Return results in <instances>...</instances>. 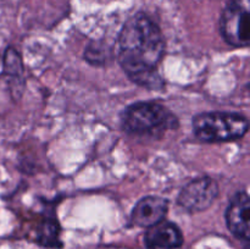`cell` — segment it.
<instances>
[{
	"mask_svg": "<svg viewBox=\"0 0 250 249\" xmlns=\"http://www.w3.org/2000/svg\"><path fill=\"white\" fill-rule=\"evenodd\" d=\"M160 28L146 14L127 20L119 37V62L134 83L156 89L163 84L158 66L164 55Z\"/></svg>",
	"mask_w": 250,
	"mask_h": 249,
	"instance_id": "obj_1",
	"label": "cell"
},
{
	"mask_svg": "<svg viewBox=\"0 0 250 249\" xmlns=\"http://www.w3.org/2000/svg\"><path fill=\"white\" fill-rule=\"evenodd\" d=\"M175 115L158 103H137L129 105L122 114V128L134 136L153 137L176 128Z\"/></svg>",
	"mask_w": 250,
	"mask_h": 249,
	"instance_id": "obj_2",
	"label": "cell"
},
{
	"mask_svg": "<svg viewBox=\"0 0 250 249\" xmlns=\"http://www.w3.org/2000/svg\"><path fill=\"white\" fill-rule=\"evenodd\" d=\"M248 127V119L236 112H203L193 119L195 137L207 143L236 141L247 133Z\"/></svg>",
	"mask_w": 250,
	"mask_h": 249,
	"instance_id": "obj_3",
	"label": "cell"
},
{
	"mask_svg": "<svg viewBox=\"0 0 250 249\" xmlns=\"http://www.w3.org/2000/svg\"><path fill=\"white\" fill-rule=\"evenodd\" d=\"M250 0H229L222 12L220 32L232 46H248L250 39Z\"/></svg>",
	"mask_w": 250,
	"mask_h": 249,
	"instance_id": "obj_4",
	"label": "cell"
},
{
	"mask_svg": "<svg viewBox=\"0 0 250 249\" xmlns=\"http://www.w3.org/2000/svg\"><path fill=\"white\" fill-rule=\"evenodd\" d=\"M217 195L219 186L216 181L205 176L195 178L186 185L178 194L177 203L187 211L199 212L211 207Z\"/></svg>",
	"mask_w": 250,
	"mask_h": 249,
	"instance_id": "obj_5",
	"label": "cell"
},
{
	"mask_svg": "<svg viewBox=\"0 0 250 249\" xmlns=\"http://www.w3.org/2000/svg\"><path fill=\"white\" fill-rule=\"evenodd\" d=\"M249 205L247 192H238L232 198L226 210L227 227L234 236L244 241H248L250 236Z\"/></svg>",
	"mask_w": 250,
	"mask_h": 249,
	"instance_id": "obj_6",
	"label": "cell"
},
{
	"mask_svg": "<svg viewBox=\"0 0 250 249\" xmlns=\"http://www.w3.org/2000/svg\"><path fill=\"white\" fill-rule=\"evenodd\" d=\"M167 200L158 195H148L139 200L132 210V222L139 227H151L164 220L167 212Z\"/></svg>",
	"mask_w": 250,
	"mask_h": 249,
	"instance_id": "obj_7",
	"label": "cell"
},
{
	"mask_svg": "<svg viewBox=\"0 0 250 249\" xmlns=\"http://www.w3.org/2000/svg\"><path fill=\"white\" fill-rule=\"evenodd\" d=\"M144 242L148 249H176L182 246L183 237L175 224L161 221L149 227Z\"/></svg>",
	"mask_w": 250,
	"mask_h": 249,
	"instance_id": "obj_8",
	"label": "cell"
},
{
	"mask_svg": "<svg viewBox=\"0 0 250 249\" xmlns=\"http://www.w3.org/2000/svg\"><path fill=\"white\" fill-rule=\"evenodd\" d=\"M39 243L45 247H56L59 243V226L54 219H45L37 237Z\"/></svg>",
	"mask_w": 250,
	"mask_h": 249,
	"instance_id": "obj_9",
	"label": "cell"
}]
</instances>
